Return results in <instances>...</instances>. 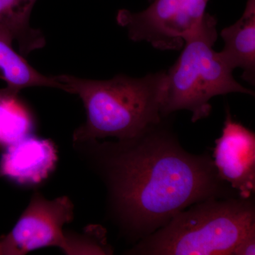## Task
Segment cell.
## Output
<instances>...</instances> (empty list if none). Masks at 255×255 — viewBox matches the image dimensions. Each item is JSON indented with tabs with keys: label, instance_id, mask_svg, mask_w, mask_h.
<instances>
[{
	"label": "cell",
	"instance_id": "6da1fadb",
	"mask_svg": "<svg viewBox=\"0 0 255 255\" xmlns=\"http://www.w3.org/2000/svg\"><path fill=\"white\" fill-rule=\"evenodd\" d=\"M168 118L132 138L75 142L105 184L111 219L135 243L196 203L240 196L211 156L184 150Z\"/></svg>",
	"mask_w": 255,
	"mask_h": 255
},
{
	"label": "cell",
	"instance_id": "7a4b0ae2",
	"mask_svg": "<svg viewBox=\"0 0 255 255\" xmlns=\"http://www.w3.org/2000/svg\"><path fill=\"white\" fill-rule=\"evenodd\" d=\"M65 92L78 95L87 121L73 135L74 142L132 138L160 123L166 70L135 78L118 75L108 80H93L58 75Z\"/></svg>",
	"mask_w": 255,
	"mask_h": 255
},
{
	"label": "cell",
	"instance_id": "3957f363",
	"mask_svg": "<svg viewBox=\"0 0 255 255\" xmlns=\"http://www.w3.org/2000/svg\"><path fill=\"white\" fill-rule=\"evenodd\" d=\"M255 232L253 197L211 199L179 213L127 254L232 255L238 243Z\"/></svg>",
	"mask_w": 255,
	"mask_h": 255
},
{
	"label": "cell",
	"instance_id": "277c9868",
	"mask_svg": "<svg viewBox=\"0 0 255 255\" xmlns=\"http://www.w3.org/2000/svg\"><path fill=\"white\" fill-rule=\"evenodd\" d=\"M216 24V18L206 13L199 27L184 41L177 61L166 71L164 117L187 110L192 114L191 122H196L211 114L213 97L230 93L255 95L235 80L233 70L214 49Z\"/></svg>",
	"mask_w": 255,
	"mask_h": 255
},
{
	"label": "cell",
	"instance_id": "5b68a950",
	"mask_svg": "<svg viewBox=\"0 0 255 255\" xmlns=\"http://www.w3.org/2000/svg\"><path fill=\"white\" fill-rule=\"evenodd\" d=\"M209 0H152L139 12L120 9L119 25L135 42L145 41L157 49L179 50L200 26Z\"/></svg>",
	"mask_w": 255,
	"mask_h": 255
},
{
	"label": "cell",
	"instance_id": "8992f818",
	"mask_svg": "<svg viewBox=\"0 0 255 255\" xmlns=\"http://www.w3.org/2000/svg\"><path fill=\"white\" fill-rule=\"evenodd\" d=\"M73 217L74 206L68 196L48 200L35 193L11 232L1 238L6 255H23L46 247L73 255L71 239L63 232V226Z\"/></svg>",
	"mask_w": 255,
	"mask_h": 255
},
{
	"label": "cell",
	"instance_id": "52a82bcc",
	"mask_svg": "<svg viewBox=\"0 0 255 255\" xmlns=\"http://www.w3.org/2000/svg\"><path fill=\"white\" fill-rule=\"evenodd\" d=\"M220 178L244 199L255 191V134L227 111L212 156Z\"/></svg>",
	"mask_w": 255,
	"mask_h": 255
},
{
	"label": "cell",
	"instance_id": "ba28073f",
	"mask_svg": "<svg viewBox=\"0 0 255 255\" xmlns=\"http://www.w3.org/2000/svg\"><path fill=\"white\" fill-rule=\"evenodd\" d=\"M57 160L53 142L28 135L6 147L0 158V177L21 185L40 184L53 172Z\"/></svg>",
	"mask_w": 255,
	"mask_h": 255
},
{
	"label": "cell",
	"instance_id": "9c48e42d",
	"mask_svg": "<svg viewBox=\"0 0 255 255\" xmlns=\"http://www.w3.org/2000/svg\"><path fill=\"white\" fill-rule=\"evenodd\" d=\"M224 41L221 58L233 70H243L242 78L251 85L255 82V0H248L246 9L234 24L223 28Z\"/></svg>",
	"mask_w": 255,
	"mask_h": 255
},
{
	"label": "cell",
	"instance_id": "30bf717a",
	"mask_svg": "<svg viewBox=\"0 0 255 255\" xmlns=\"http://www.w3.org/2000/svg\"><path fill=\"white\" fill-rule=\"evenodd\" d=\"M13 38L0 30V79L6 82V88L0 92L18 97L23 89L33 87L58 88L65 91V87L58 76L47 77L33 68L13 48Z\"/></svg>",
	"mask_w": 255,
	"mask_h": 255
},
{
	"label": "cell",
	"instance_id": "8fae6325",
	"mask_svg": "<svg viewBox=\"0 0 255 255\" xmlns=\"http://www.w3.org/2000/svg\"><path fill=\"white\" fill-rule=\"evenodd\" d=\"M37 0H0V30L17 43L21 55H28L46 45L44 35L32 28L30 17Z\"/></svg>",
	"mask_w": 255,
	"mask_h": 255
},
{
	"label": "cell",
	"instance_id": "7c38bea8",
	"mask_svg": "<svg viewBox=\"0 0 255 255\" xmlns=\"http://www.w3.org/2000/svg\"><path fill=\"white\" fill-rule=\"evenodd\" d=\"M31 118L17 97L0 92V147H7L29 135Z\"/></svg>",
	"mask_w": 255,
	"mask_h": 255
},
{
	"label": "cell",
	"instance_id": "4fadbf2b",
	"mask_svg": "<svg viewBox=\"0 0 255 255\" xmlns=\"http://www.w3.org/2000/svg\"><path fill=\"white\" fill-rule=\"evenodd\" d=\"M255 232L248 235L238 243L232 255H255Z\"/></svg>",
	"mask_w": 255,
	"mask_h": 255
},
{
	"label": "cell",
	"instance_id": "5bb4252c",
	"mask_svg": "<svg viewBox=\"0 0 255 255\" xmlns=\"http://www.w3.org/2000/svg\"><path fill=\"white\" fill-rule=\"evenodd\" d=\"M6 255V251H5L4 243L0 240V255Z\"/></svg>",
	"mask_w": 255,
	"mask_h": 255
},
{
	"label": "cell",
	"instance_id": "9a60e30c",
	"mask_svg": "<svg viewBox=\"0 0 255 255\" xmlns=\"http://www.w3.org/2000/svg\"><path fill=\"white\" fill-rule=\"evenodd\" d=\"M149 1H152V0H149Z\"/></svg>",
	"mask_w": 255,
	"mask_h": 255
}]
</instances>
